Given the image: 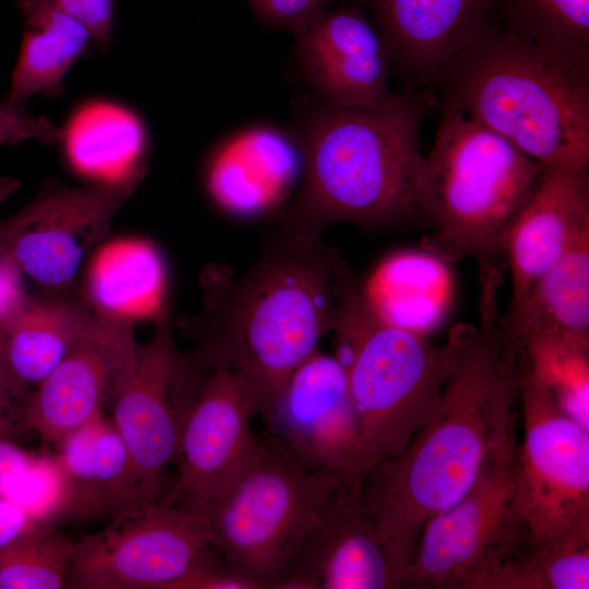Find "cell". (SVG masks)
I'll return each instance as SVG.
<instances>
[{
  "mask_svg": "<svg viewBox=\"0 0 589 589\" xmlns=\"http://www.w3.org/2000/svg\"><path fill=\"white\" fill-rule=\"evenodd\" d=\"M589 229L588 166L546 167L531 196L513 219L505 240L516 305Z\"/></svg>",
  "mask_w": 589,
  "mask_h": 589,
  "instance_id": "ac0fdd59",
  "label": "cell"
},
{
  "mask_svg": "<svg viewBox=\"0 0 589 589\" xmlns=\"http://www.w3.org/2000/svg\"><path fill=\"white\" fill-rule=\"evenodd\" d=\"M350 279L317 232L284 227L242 275L205 271L201 310L182 321L195 342L190 356L207 370L224 368L241 377L264 416L289 375L334 328Z\"/></svg>",
  "mask_w": 589,
  "mask_h": 589,
  "instance_id": "7a4b0ae2",
  "label": "cell"
},
{
  "mask_svg": "<svg viewBox=\"0 0 589 589\" xmlns=\"http://www.w3.org/2000/svg\"><path fill=\"white\" fill-rule=\"evenodd\" d=\"M264 24L288 31L296 36L311 27L333 0H247Z\"/></svg>",
  "mask_w": 589,
  "mask_h": 589,
  "instance_id": "d6a6232c",
  "label": "cell"
},
{
  "mask_svg": "<svg viewBox=\"0 0 589 589\" xmlns=\"http://www.w3.org/2000/svg\"><path fill=\"white\" fill-rule=\"evenodd\" d=\"M333 1H336V0H333Z\"/></svg>",
  "mask_w": 589,
  "mask_h": 589,
  "instance_id": "60d3db41",
  "label": "cell"
},
{
  "mask_svg": "<svg viewBox=\"0 0 589 589\" xmlns=\"http://www.w3.org/2000/svg\"><path fill=\"white\" fill-rule=\"evenodd\" d=\"M34 454L0 436V496L5 497L13 482L25 470Z\"/></svg>",
  "mask_w": 589,
  "mask_h": 589,
  "instance_id": "8d00e7d4",
  "label": "cell"
},
{
  "mask_svg": "<svg viewBox=\"0 0 589 589\" xmlns=\"http://www.w3.org/2000/svg\"><path fill=\"white\" fill-rule=\"evenodd\" d=\"M53 1L89 29L97 46L108 47L113 28V0Z\"/></svg>",
  "mask_w": 589,
  "mask_h": 589,
  "instance_id": "e575fe53",
  "label": "cell"
},
{
  "mask_svg": "<svg viewBox=\"0 0 589 589\" xmlns=\"http://www.w3.org/2000/svg\"><path fill=\"white\" fill-rule=\"evenodd\" d=\"M141 181L84 187L46 183L23 208L0 219V253L39 292H69L85 257L105 240Z\"/></svg>",
  "mask_w": 589,
  "mask_h": 589,
  "instance_id": "7c38bea8",
  "label": "cell"
},
{
  "mask_svg": "<svg viewBox=\"0 0 589 589\" xmlns=\"http://www.w3.org/2000/svg\"><path fill=\"white\" fill-rule=\"evenodd\" d=\"M407 77L434 81L491 17L494 0H357Z\"/></svg>",
  "mask_w": 589,
  "mask_h": 589,
  "instance_id": "d6986e66",
  "label": "cell"
},
{
  "mask_svg": "<svg viewBox=\"0 0 589 589\" xmlns=\"http://www.w3.org/2000/svg\"><path fill=\"white\" fill-rule=\"evenodd\" d=\"M503 276L480 274L479 326L433 417L405 450L370 468L361 502L401 588L425 522L458 502L484 468L517 445L521 348L502 325Z\"/></svg>",
  "mask_w": 589,
  "mask_h": 589,
  "instance_id": "6da1fadb",
  "label": "cell"
},
{
  "mask_svg": "<svg viewBox=\"0 0 589 589\" xmlns=\"http://www.w3.org/2000/svg\"><path fill=\"white\" fill-rule=\"evenodd\" d=\"M296 39L301 73L322 101L386 107L401 99L388 87L389 50L357 1L328 9Z\"/></svg>",
  "mask_w": 589,
  "mask_h": 589,
  "instance_id": "2e32d148",
  "label": "cell"
},
{
  "mask_svg": "<svg viewBox=\"0 0 589 589\" xmlns=\"http://www.w3.org/2000/svg\"><path fill=\"white\" fill-rule=\"evenodd\" d=\"M63 160L88 184L142 179L146 173L148 133L132 108L110 99L76 106L61 128Z\"/></svg>",
  "mask_w": 589,
  "mask_h": 589,
  "instance_id": "7402d4cb",
  "label": "cell"
},
{
  "mask_svg": "<svg viewBox=\"0 0 589 589\" xmlns=\"http://www.w3.org/2000/svg\"><path fill=\"white\" fill-rule=\"evenodd\" d=\"M298 107L302 182L286 227L318 232L330 223L426 224L425 156L420 128L432 98L405 94L386 107Z\"/></svg>",
  "mask_w": 589,
  "mask_h": 589,
  "instance_id": "3957f363",
  "label": "cell"
},
{
  "mask_svg": "<svg viewBox=\"0 0 589 589\" xmlns=\"http://www.w3.org/2000/svg\"><path fill=\"white\" fill-rule=\"evenodd\" d=\"M525 435L515 490L532 546L589 538V431L565 414L528 372L521 353Z\"/></svg>",
  "mask_w": 589,
  "mask_h": 589,
  "instance_id": "9c48e42d",
  "label": "cell"
},
{
  "mask_svg": "<svg viewBox=\"0 0 589 589\" xmlns=\"http://www.w3.org/2000/svg\"><path fill=\"white\" fill-rule=\"evenodd\" d=\"M11 429V421H9L1 412H0V436L5 437Z\"/></svg>",
  "mask_w": 589,
  "mask_h": 589,
  "instance_id": "ab89813d",
  "label": "cell"
},
{
  "mask_svg": "<svg viewBox=\"0 0 589 589\" xmlns=\"http://www.w3.org/2000/svg\"><path fill=\"white\" fill-rule=\"evenodd\" d=\"M248 384L224 368L207 370L178 442L177 476L161 500L204 514L255 455L251 419L260 413Z\"/></svg>",
  "mask_w": 589,
  "mask_h": 589,
  "instance_id": "4fadbf2b",
  "label": "cell"
},
{
  "mask_svg": "<svg viewBox=\"0 0 589 589\" xmlns=\"http://www.w3.org/2000/svg\"><path fill=\"white\" fill-rule=\"evenodd\" d=\"M93 315L69 292L28 296L22 308L0 325L9 364L27 387L38 385L64 358Z\"/></svg>",
  "mask_w": 589,
  "mask_h": 589,
  "instance_id": "cb8c5ba5",
  "label": "cell"
},
{
  "mask_svg": "<svg viewBox=\"0 0 589 589\" xmlns=\"http://www.w3.org/2000/svg\"><path fill=\"white\" fill-rule=\"evenodd\" d=\"M501 323L516 339L545 332L589 344V229L508 308Z\"/></svg>",
  "mask_w": 589,
  "mask_h": 589,
  "instance_id": "484cf974",
  "label": "cell"
},
{
  "mask_svg": "<svg viewBox=\"0 0 589 589\" xmlns=\"http://www.w3.org/2000/svg\"><path fill=\"white\" fill-rule=\"evenodd\" d=\"M517 340L530 375L565 414L589 431V344L545 332Z\"/></svg>",
  "mask_w": 589,
  "mask_h": 589,
  "instance_id": "83f0119b",
  "label": "cell"
},
{
  "mask_svg": "<svg viewBox=\"0 0 589 589\" xmlns=\"http://www.w3.org/2000/svg\"><path fill=\"white\" fill-rule=\"evenodd\" d=\"M349 481L310 532L275 589H398L374 520Z\"/></svg>",
  "mask_w": 589,
  "mask_h": 589,
  "instance_id": "e0dca14e",
  "label": "cell"
},
{
  "mask_svg": "<svg viewBox=\"0 0 589 589\" xmlns=\"http://www.w3.org/2000/svg\"><path fill=\"white\" fill-rule=\"evenodd\" d=\"M134 322L93 311L64 358L29 392L21 413L25 426L57 445L103 414L133 363Z\"/></svg>",
  "mask_w": 589,
  "mask_h": 589,
  "instance_id": "5bb4252c",
  "label": "cell"
},
{
  "mask_svg": "<svg viewBox=\"0 0 589 589\" xmlns=\"http://www.w3.org/2000/svg\"><path fill=\"white\" fill-rule=\"evenodd\" d=\"M166 269L158 249L139 238L101 244L86 271L84 300L95 312L136 321L167 304Z\"/></svg>",
  "mask_w": 589,
  "mask_h": 589,
  "instance_id": "d4e9b609",
  "label": "cell"
},
{
  "mask_svg": "<svg viewBox=\"0 0 589 589\" xmlns=\"http://www.w3.org/2000/svg\"><path fill=\"white\" fill-rule=\"evenodd\" d=\"M170 589H261V587L233 567L221 552L209 543Z\"/></svg>",
  "mask_w": 589,
  "mask_h": 589,
  "instance_id": "1f68e13d",
  "label": "cell"
},
{
  "mask_svg": "<svg viewBox=\"0 0 589 589\" xmlns=\"http://www.w3.org/2000/svg\"><path fill=\"white\" fill-rule=\"evenodd\" d=\"M360 473L312 469L273 435L207 506L212 543L239 572L274 588L340 491Z\"/></svg>",
  "mask_w": 589,
  "mask_h": 589,
  "instance_id": "52a82bcc",
  "label": "cell"
},
{
  "mask_svg": "<svg viewBox=\"0 0 589 589\" xmlns=\"http://www.w3.org/2000/svg\"><path fill=\"white\" fill-rule=\"evenodd\" d=\"M517 445L489 464L458 502L425 522L401 588L484 589L532 545L515 490Z\"/></svg>",
  "mask_w": 589,
  "mask_h": 589,
  "instance_id": "ba28073f",
  "label": "cell"
},
{
  "mask_svg": "<svg viewBox=\"0 0 589 589\" xmlns=\"http://www.w3.org/2000/svg\"><path fill=\"white\" fill-rule=\"evenodd\" d=\"M21 187V182L14 178L0 177V207Z\"/></svg>",
  "mask_w": 589,
  "mask_h": 589,
  "instance_id": "f35d334b",
  "label": "cell"
},
{
  "mask_svg": "<svg viewBox=\"0 0 589 589\" xmlns=\"http://www.w3.org/2000/svg\"><path fill=\"white\" fill-rule=\"evenodd\" d=\"M589 538L530 546L498 569L485 589H588Z\"/></svg>",
  "mask_w": 589,
  "mask_h": 589,
  "instance_id": "f546056e",
  "label": "cell"
},
{
  "mask_svg": "<svg viewBox=\"0 0 589 589\" xmlns=\"http://www.w3.org/2000/svg\"><path fill=\"white\" fill-rule=\"evenodd\" d=\"M272 435L305 466L364 474L358 418L341 362L316 350L286 380L263 416Z\"/></svg>",
  "mask_w": 589,
  "mask_h": 589,
  "instance_id": "9a60e30c",
  "label": "cell"
},
{
  "mask_svg": "<svg viewBox=\"0 0 589 589\" xmlns=\"http://www.w3.org/2000/svg\"><path fill=\"white\" fill-rule=\"evenodd\" d=\"M57 456L70 484L69 519H113L145 506L128 448L104 413L65 435Z\"/></svg>",
  "mask_w": 589,
  "mask_h": 589,
  "instance_id": "ffe728a7",
  "label": "cell"
},
{
  "mask_svg": "<svg viewBox=\"0 0 589 589\" xmlns=\"http://www.w3.org/2000/svg\"><path fill=\"white\" fill-rule=\"evenodd\" d=\"M297 143L272 128L241 132L208 159L205 184L211 197L227 211H263L280 201L298 168Z\"/></svg>",
  "mask_w": 589,
  "mask_h": 589,
  "instance_id": "44dd1931",
  "label": "cell"
},
{
  "mask_svg": "<svg viewBox=\"0 0 589 589\" xmlns=\"http://www.w3.org/2000/svg\"><path fill=\"white\" fill-rule=\"evenodd\" d=\"M23 277L20 268L0 253V325L19 311L28 297Z\"/></svg>",
  "mask_w": 589,
  "mask_h": 589,
  "instance_id": "d590c367",
  "label": "cell"
},
{
  "mask_svg": "<svg viewBox=\"0 0 589 589\" xmlns=\"http://www.w3.org/2000/svg\"><path fill=\"white\" fill-rule=\"evenodd\" d=\"M546 166L507 139L442 107L425 156L424 248L445 262L471 257L479 271L507 268L509 226L537 188Z\"/></svg>",
  "mask_w": 589,
  "mask_h": 589,
  "instance_id": "8992f818",
  "label": "cell"
},
{
  "mask_svg": "<svg viewBox=\"0 0 589 589\" xmlns=\"http://www.w3.org/2000/svg\"><path fill=\"white\" fill-rule=\"evenodd\" d=\"M76 541L51 522H32L0 551V589L65 587Z\"/></svg>",
  "mask_w": 589,
  "mask_h": 589,
  "instance_id": "f1b7e54d",
  "label": "cell"
},
{
  "mask_svg": "<svg viewBox=\"0 0 589 589\" xmlns=\"http://www.w3.org/2000/svg\"><path fill=\"white\" fill-rule=\"evenodd\" d=\"M333 330L334 356L346 370L358 418L365 473L401 454L433 417L474 327L459 325L445 344L435 345L378 317L351 279Z\"/></svg>",
  "mask_w": 589,
  "mask_h": 589,
  "instance_id": "5b68a950",
  "label": "cell"
},
{
  "mask_svg": "<svg viewBox=\"0 0 589 589\" xmlns=\"http://www.w3.org/2000/svg\"><path fill=\"white\" fill-rule=\"evenodd\" d=\"M209 543L204 514L158 500L76 541L65 588L170 589Z\"/></svg>",
  "mask_w": 589,
  "mask_h": 589,
  "instance_id": "8fae6325",
  "label": "cell"
},
{
  "mask_svg": "<svg viewBox=\"0 0 589 589\" xmlns=\"http://www.w3.org/2000/svg\"><path fill=\"white\" fill-rule=\"evenodd\" d=\"M460 111L546 167L589 164V73L491 17L435 80Z\"/></svg>",
  "mask_w": 589,
  "mask_h": 589,
  "instance_id": "277c9868",
  "label": "cell"
},
{
  "mask_svg": "<svg viewBox=\"0 0 589 589\" xmlns=\"http://www.w3.org/2000/svg\"><path fill=\"white\" fill-rule=\"evenodd\" d=\"M154 321L152 336L137 345L110 404V419L130 454L144 505L164 495L184 419L207 374L177 348L168 303Z\"/></svg>",
  "mask_w": 589,
  "mask_h": 589,
  "instance_id": "30bf717a",
  "label": "cell"
},
{
  "mask_svg": "<svg viewBox=\"0 0 589 589\" xmlns=\"http://www.w3.org/2000/svg\"><path fill=\"white\" fill-rule=\"evenodd\" d=\"M509 34L589 73V0H494Z\"/></svg>",
  "mask_w": 589,
  "mask_h": 589,
  "instance_id": "4316f807",
  "label": "cell"
},
{
  "mask_svg": "<svg viewBox=\"0 0 589 589\" xmlns=\"http://www.w3.org/2000/svg\"><path fill=\"white\" fill-rule=\"evenodd\" d=\"M70 484L57 455H35L13 482L4 498L25 512L32 522L68 517Z\"/></svg>",
  "mask_w": 589,
  "mask_h": 589,
  "instance_id": "4dcf8cb0",
  "label": "cell"
},
{
  "mask_svg": "<svg viewBox=\"0 0 589 589\" xmlns=\"http://www.w3.org/2000/svg\"><path fill=\"white\" fill-rule=\"evenodd\" d=\"M31 524L32 520L23 509L0 496V551Z\"/></svg>",
  "mask_w": 589,
  "mask_h": 589,
  "instance_id": "74e56055",
  "label": "cell"
},
{
  "mask_svg": "<svg viewBox=\"0 0 589 589\" xmlns=\"http://www.w3.org/2000/svg\"><path fill=\"white\" fill-rule=\"evenodd\" d=\"M24 20L19 58L5 101L23 106L34 95L58 96L70 68L94 38L77 19L53 0H16Z\"/></svg>",
  "mask_w": 589,
  "mask_h": 589,
  "instance_id": "603a6c76",
  "label": "cell"
},
{
  "mask_svg": "<svg viewBox=\"0 0 589 589\" xmlns=\"http://www.w3.org/2000/svg\"><path fill=\"white\" fill-rule=\"evenodd\" d=\"M27 140L58 144L61 128L45 117L29 113L23 106L0 101V145H16Z\"/></svg>",
  "mask_w": 589,
  "mask_h": 589,
  "instance_id": "836d02e7",
  "label": "cell"
}]
</instances>
